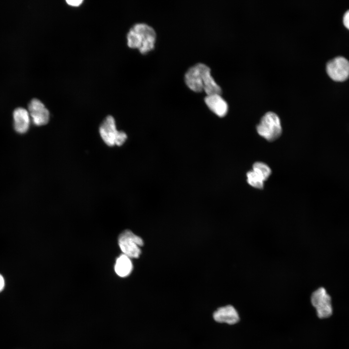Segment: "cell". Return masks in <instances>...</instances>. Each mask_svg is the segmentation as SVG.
<instances>
[{
    "label": "cell",
    "mask_w": 349,
    "mask_h": 349,
    "mask_svg": "<svg viewBox=\"0 0 349 349\" xmlns=\"http://www.w3.org/2000/svg\"><path fill=\"white\" fill-rule=\"evenodd\" d=\"M29 113L33 123L38 126L46 125L49 119V112L39 99H32L29 104Z\"/></svg>",
    "instance_id": "7"
},
{
    "label": "cell",
    "mask_w": 349,
    "mask_h": 349,
    "mask_svg": "<svg viewBox=\"0 0 349 349\" xmlns=\"http://www.w3.org/2000/svg\"><path fill=\"white\" fill-rule=\"evenodd\" d=\"M119 131L117 130L115 120L111 116H108L99 127V133L102 140L110 146L116 144Z\"/></svg>",
    "instance_id": "8"
},
{
    "label": "cell",
    "mask_w": 349,
    "mask_h": 349,
    "mask_svg": "<svg viewBox=\"0 0 349 349\" xmlns=\"http://www.w3.org/2000/svg\"><path fill=\"white\" fill-rule=\"evenodd\" d=\"M14 127L15 130L20 134L26 133L29 128L30 116L29 111L23 108H18L13 112Z\"/></svg>",
    "instance_id": "11"
},
{
    "label": "cell",
    "mask_w": 349,
    "mask_h": 349,
    "mask_svg": "<svg viewBox=\"0 0 349 349\" xmlns=\"http://www.w3.org/2000/svg\"><path fill=\"white\" fill-rule=\"evenodd\" d=\"M66 2L73 6H77L79 5L82 2V0H67Z\"/></svg>",
    "instance_id": "16"
},
{
    "label": "cell",
    "mask_w": 349,
    "mask_h": 349,
    "mask_svg": "<svg viewBox=\"0 0 349 349\" xmlns=\"http://www.w3.org/2000/svg\"><path fill=\"white\" fill-rule=\"evenodd\" d=\"M343 23L345 26L349 30V10L347 11L344 16Z\"/></svg>",
    "instance_id": "15"
},
{
    "label": "cell",
    "mask_w": 349,
    "mask_h": 349,
    "mask_svg": "<svg viewBox=\"0 0 349 349\" xmlns=\"http://www.w3.org/2000/svg\"><path fill=\"white\" fill-rule=\"evenodd\" d=\"M188 86L195 92L204 91L207 95L221 94L222 89L211 75L210 68L198 63L190 67L185 75Z\"/></svg>",
    "instance_id": "1"
},
{
    "label": "cell",
    "mask_w": 349,
    "mask_h": 349,
    "mask_svg": "<svg viewBox=\"0 0 349 349\" xmlns=\"http://www.w3.org/2000/svg\"><path fill=\"white\" fill-rule=\"evenodd\" d=\"M155 39L156 32L154 29L143 23L133 26L127 35L128 46L131 48H138L142 53L154 48Z\"/></svg>",
    "instance_id": "2"
},
{
    "label": "cell",
    "mask_w": 349,
    "mask_h": 349,
    "mask_svg": "<svg viewBox=\"0 0 349 349\" xmlns=\"http://www.w3.org/2000/svg\"><path fill=\"white\" fill-rule=\"evenodd\" d=\"M311 301L320 318L329 317L333 313L331 298L323 287L315 290L311 297Z\"/></svg>",
    "instance_id": "5"
},
{
    "label": "cell",
    "mask_w": 349,
    "mask_h": 349,
    "mask_svg": "<svg viewBox=\"0 0 349 349\" xmlns=\"http://www.w3.org/2000/svg\"><path fill=\"white\" fill-rule=\"evenodd\" d=\"M326 70L333 80L344 81L349 76V61L343 57H336L327 63Z\"/></svg>",
    "instance_id": "6"
},
{
    "label": "cell",
    "mask_w": 349,
    "mask_h": 349,
    "mask_svg": "<svg viewBox=\"0 0 349 349\" xmlns=\"http://www.w3.org/2000/svg\"><path fill=\"white\" fill-rule=\"evenodd\" d=\"M132 268L130 258L125 254H121L116 259L114 270L119 276L121 277L127 276L131 272Z\"/></svg>",
    "instance_id": "12"
},
{
    "label": "cell",
    "mask_w": 349,
    "mask_h": 349,
    "mask_svg": "<svg viewBox=\"0 0 349 349\" xmlns=\"http://www.w3.org/2000/svg\"><path fill=\"white\" fill-rule=\"evenodd\" d=\"M214 319L217 322L233 325L239 320L238 313L234 306L228 305L217 309L213 315Z\"/></svg>",
    "instance_id": "9"
},
{
    "label": "cell",
    "mask_w": 349,
    "mask_h": 349,
    "mask_svg": "<svg viewBox=\"0 0 349 349\" xmlns=\"http://www.w3.org/2000/svg\"><path fill=\"white\" fill-rule=\"evenodd\" d=\"M247 182L251 186L257 189L263 188L264 179L253 170L247 173Z\"/></svg>",
    "instance_id": "13"
},
{
    "label": "cell",
    "mask_w": 349,
    "mask_h": 349,
    "mask_svg": "<svg viewBox=\"0 0 349 349\" xmlns=\"http://www.w3.org/2000/svg\"><path fill=\"white\" fill-rule=\"evenodd\" d=\"M118 244L123 254L130 258H137L141 253L140 247L143 242L140 237L130 230H126L119 235Z\"/></svg>",
    "instance_id": "4"
},
{
    "label": "cell",
    "mask_w": 349,
    "mask_h": 349,
    "mask_svg": "<svg viewBox=\"0 0 349 349\" xmlns=\"http://www.w3.org/2000/svg\"><path fill=\"white\" fill-rule=\"evenodd\" d=\"M5 286V281L3 277L0 274V292L4 288Z\"/></svg>",
    "instance_id": "17"
},
{
    "label": "cell",
    "mask_w": 349,
    "mask_h": 349,
    "mask_svg": "<svg viewBox=\"0 0 349 349\" xmlns=\"http://www.w3.org/2000/svg\"><path fill=\"white\" fill-rule=\"evenodd\" d=\"M205 101L209 109L220 117L225 116L228 111V104L221 94L207 95L205 98Z\"/></svg>",
    "instance_id": "10"
},
{
    "label": "cell",
    "mask_w": 349,
    "mask_h": 349,
    "mask_svg": "<svg viewBox=\"0 0 349 349\" xmlns=\"http://www.w3.org/2000/svg\"><path fill=\"white\" fill-rule=\"evenodd\" d=\"M258 133L268 141H272L281 135L282 127L280 119L273 112H267L257 126Z\"/></svg>",
    "instance_id": "3"
},
{
    "label": "cell",
    "mask_w": 349,
    "mask_h": 349,
    "mask_svg": "<svg viewBox=\"0 0 349 349\" xmlns=\"http://www.w3.org/2000/svg\"><path fill=\"white\" fill-rule=\"evenodd\" d=\"M253 170L260 175L264 181L267 180L271 174V170L265 163L257 162L253 167Z\"/></svg>",
    "instance_id": "14"
}]
</instances>
